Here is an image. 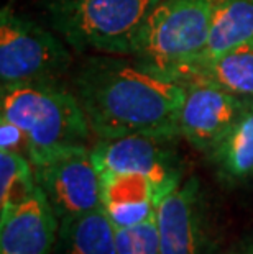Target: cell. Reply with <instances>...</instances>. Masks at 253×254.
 I'll use <instances>...</instances> for the list:
<instances>
[{"label": "cell", "instance_id": "cell-1", "mask_svg": "<svg viewBox=\"0 0 253 254\" xmlns=\"http://www.w3.org/2000/svg\"><path fill=\"white\" fill-rule=\"evenodd\" d=\"M73 90L99 139L181 136L186 84L133 56L85 58L74 72Z\"/></svg>", "mask_w": 253, "mask_h": 254}, {"label": "cell", "instance_id": "cell-2", "mask_svg": "<svg viewBox=\"0 0 253 254\" xmlns=\"http://www.w3.org/2000/svg\"><path fill=\"white\" fill-rule=\"evenodd\" d=\"M0 117L26 134L30 161L58 149L85 146L92 133L74 90L58 79L2 84Z\"/></svg>", "mask_w": 253, "mask_h": 254}, {"label": "cell", "instance_id": "cell-3", "mask_svg": "<svg viewBox=\"0 0 253 254\" xmlns=\"http://www.w3.org/2000/svg\"><path fill=\"white\" fill-rule=\"evenodd\" d=\"M158 0H41L51 28L78 51L132 56Z\"/></svg>", "mask_w": 253, "mask_h": 254}, {"label": "cell", "instance_id": "cell-4", "mask_svg": "<svg viewBox=\"0 0 253 254\" xmlns=\"http://www.w3.org/2000/svg\"><path fill=\"white\" fill-rule=\"evenodd\" d=\"M212 8L214 0H158L132 56L174 77L206 50Z\"/></svg>", "mask_w": 253, "mask_h": 254}, {"label": "cell", "instance_id": "cell-5", "mask_svg": "<svg viewBox=\"0 0 253 254\" xmlns=\"http://www.w3.org/2000/svg\"><path fill=\"white\" fill-rule=\"evenodd\" d=\"M73 56L58 38L36 21L5 5L0 12V80L2 84L58 79L71 67Z\"/></svg>", "mask_w": 253, "mask_h": 254}, {"label": "cell", "instance_id": "cell-6", "mask_svg": "<svg viewBox=\"0 0 253 254\" xmlns=\"http://www.w3.org/2000/svg\"><path fill=\"white\" fill-rule=\"evenodd\" d=\"M31 164L36 184L59 221L104 207L102 177L87 146L53 151Z\"/></svg>", "mask_w": 253, "mask_h": 254}, {"label": "cell", "instance_id": "cell-7", "mask_svg": "<svg viewBox=\"0 0 253 254\" xmlns=\"http://www.w3.org/2000/svg\"><path fill=\"white\" fill-rule=\"evenodd\" d=\"M174 141L176 138L130 134L114 139H99L90 149V154L100 174H142L168 195L181 186L182 177V166Z\"/></svg>", "mask_w": 253, "mask_h": 254}, {"label": "cell", "instance_id": "cell-8", "mask_svg": "<svg viewBox=\"0 0 253 254\" xmlns=\"http://www.w3.org/2000/svg\"><path fill=\"white\" fill-rule=\"evenodd\" d=\"M179 134L201 153H209L244 113L250 97L230 94L202 82H184Z\"/></svg>", "mask_w": 253, "mask_h": 254}, {"label": "cell", "instance_id": "cell-9", "mask_svg": "<svg viewBox=\"0 0 253 254\" xmlns=\"http://www.w3.org/2000/svg\"><path fill=\"white\" fill-rule=\"evenodd\" d=\"M163 254H211L204 225V203L196 177L177 186L156 212Z\"/></svg>", "mask_w": 253, "mask_h": 254}, {"label": "cell", "instance_id": "cell-10", "mask_svg": "<svg viewBox=\"0 0 253 254\" xmlns=\"http://www.w3.org/2000/svg\"><path fill=\"white\" fill-rule=\"evenodd\" d=\"M59 220L43 190L0 217V254H51Z\"/></svg>", "mask_w": 253, "mask_h": 254}, {"label": "cell", "instance_id": "cell-11", "mask_svg": "<svg viewBox=\"0 0 253 254\" xmlns=\"http://www.w3.org/2000/svg\"><path fill=\"white\" fill-rule=\"evenodd\" d=\"M102 177V205L117 228H127L156 218L166 195L142 174L110 172Z\"/></svg>", "mask_w": 253, "mask_h": 254}, {"label": "cell", "instance_id": "cell-12", "mask_svg": "<svg viewBox=\"0 0 253 254\" xmlns=\"http://www.w3.org/2000/svg\"><path fill=\"white\" fill-rule=\"evenodd\" d=\"M182 82H202L240 97H253V41L212 58L196 59L174 74Z\"/></svg>", "mask_w": 253, "mask_h": 254}, {"label": "cell", "instance_id": "cell-13", "mask_svg": "<svg viewBox=\"0 0 253 254\" xmlns=\"http://www.w3.org/2000/svg\"><path fill=\"white\" fill-rule=\"evenodd\" d=\"M207 158L225 186H237L253 177V97Z\"/></svg>", "mask_w": 253, "mask_h": 254}, {"label": "cell", "instance_id": "cell-14", "mask_svg": "<svg viewBox=\"0 0 253 254\" xmlns=\"http://www.w3.org/2000/svg\"><path fill=\"white\" fill-rule=\"evenodd\" d=\"M59 241L66 254H118L117 226L104 207L59 221Z\"/></svg>", "mask_w": 253, "mask_h": 254}, {"label": "cell", "instance_id": "cell-15", "mask_svg": "<svg viewBox=\"0 0 253 254\" xmlns=\"http://www.w3.org/2000/svg\"><path fill=\"white\" fill-rule=\"evenodd\" d=\"M250 41H253V0H214L211 35L197 59L212 58Z\"/></svg>", "mask_w": 253, "mask_h": 254}, {"label": "cell", "instance_id": "cell-16", "mask_svg": "<svg viewBox=\"0 0 253 254\" xmlns=\"http://www.w3.org/2000/svg\"><path fill=\"white\" fill-rule=\"evenodd\" d=\"M38 189L28 156L0 151V217L26 202Z\"/></svg>", "mask_w": 253, "mask_h": 254}, {"label": "cell", "instance_id": "cell-17", "mask_svg": "<svg viewBox=\"0 0 253 254\" xmlns=\"http://www.w3.org/2000/svg\"><path fill=\"white\" fill-rule=\"evenodd\" d=\"M118 254H163L156 218L127 228H117Z\"/></svg>", "mask_w": 253, "mask_h": 254}, {"label": "cell", "instance_id": "cell-18", "mask_svg": "<svg viewBox=\"0 0 253 254\" xmlns=\"http://www.w3.org/2000/svg\"><path fill=\"white\" fill-rule=\"evenodd\" d=\"M0 151H15L30 156V144L26 134L13 122L0 117Z\"/></svg>", "mask_w": 253, "mask_h": 254}, {"label": "cell", "instance_id": "cell-19", "mask_svg": "<svg viewBox=\"0 0 253 254\" xmlns=\"http://www.w3.org/2000/svg\"><path fill=\"white\" fill-rule=\"evenodd\" d=\"M242 254H253V250H249V251H245V253H242Z\"/></svg>", "mask_w": 253, "mask_h": 254}]
</instances>
